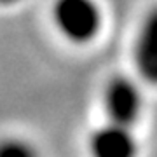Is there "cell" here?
Returning <instances> with one entry per match:
<instances>
[{
  "instance_id": "cell-1",
  "label": "cell",
  "mask_w": 157,
  "mask_h": 157,
  "mask_svg": "<svg viewBox=\"0 0 157 157\" xmlns=\"http://www.w3.org/2000/svg\"><path fill=\"white\" fill-rule=\"evenodd\" d=\"M52 23L72 44H89L100 35L103 16L94 0H54Z\"/></svg>"
},
{
  "instance_id": "cell-2",
  "label": "cell",
  "mask_w": 157,
  "mask_h": 157,
  "mask_svg": "<svg viewBox=\"0 0 157 157\" xmlns=\"http://www.w3.org/2000/svg\"><path fill=\"white\" fill-rule=\"evenodd\" d=\"M103 107L110 122L133 128L143 110V94L133 78L115 75L103 91Z\"/></svg>"
},
{
  "instance_id": "cell-3",
  "label": "cell",
  "mask_w": 157,
  "mask_h": 157,
  "mask_svg": "<svg viewBox=\"0 0 157 157\" xmlns=\"http://www.w3.org/2000/svg\"><path fill=\"white\" fill-rule=\"evenodd\" d=\"M138 152L140 147L129 126L108 121L89 136L91 157H138Z\"/></svg>"
},
{
  "instance_id": "cell-4",
  "label": "cell",
  "mask_w": 157,
  "mask_h": 157,
  "mask_svg": "<svg viewBox=\"0 0 157 157\" xmlns=\"http://www.w3.org/2000/svg\"><path fill=\"white\" fill-rule=\"evenodd\" d=\"M135 65L143 80L157 86V7L147 14L138 32Z\"/></svg>"
},
{
  "instance_id": "cell-5",
  "label": "cell",
  "mask_w": 157,
  "mask_h": 157,
  "mask_svg": "<svg viewBox=\"0 0 157 157\" xmlns=\"http://www.w3.org/2000/svg\"><path fill=\"white\" fill-rule=\"evenodd\" d=\"M0 157H40L39 150L23 138H4L0 140Z\"/></svg>"
},
{
  "instance_id": "cell-6",
  "label": "cell",
  "mask_w": 157,
  "mask_h": 157,
  "mask_svg": "<svg viewBox=\"0 0 157 157\" xmlns=\"http://www.w3.org/2000/svg\"><path fill=\"white\" fill-rule=\"evenodd\" d=\"M17 2H21V0H0V6H14Z\"/></svg>"
}]
</instances>
